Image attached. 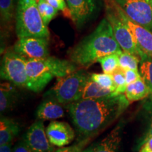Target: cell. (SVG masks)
<instances>
[{
  "label": "cell",
  "instance_id": "33",
  "mask_svg": "<svg viewBox=\"0 0 152 152\" xmlns=\"http://www.w3.org/2000/svg\"><path fill=\"white\" fill-rule=\"evenodd\" d=\"M0 152H11V143L0 146Z\"/></svg>",
  "mask_w": 152,
  "mask_h": 152
},
{
  "label": "cell",
  "instance_id": "2",
  "mask_svg": "<svg viewBox=\"0 0 152 152\" xmlns=\"http://www.w3.org/2000/svg\"><path fill=\"white\" fill-rule=\"evenodd\" d=\"M121 52L123 50L114 37L111 24L104 18L92 33L71 49L68 55L75 65L87 68L102 57Z\"/></svg>",
  "mask_w": 152,
  "mask_h": 152
},
{
  "label": "cell",
  "instance_id": "18",
  "mask_svg": "<svg viewBox=\"0 0 152 152\" xmlns=\"http://www.w3.org/2000/svg\"><path fill=\"white\" fill-rule=\"evenodd\" d=\"M18 131V125L14 121L1 117L0 121V146L11 143Z\"/></svg>",
  "mask_w": 152,
  "mask_h": 152
},
{
  "label": "cell",
  "instance_id": "21",
  "mask_svg": "<svg viewBox=\"0 0 152 152\" xmlns=\"http://www.w3.org/2000/svg\"><path fill=\"white\" fill-rule=\"evenodd\" d=\"M37 3L44 23L48 26L49 23L56 17L58 11L49 4L46 0H38Z\"/></svg>",
  "mask_w": 152,
  "mask_h": 152
},
{
  "label": "cell",
  "instance_id": "20",
  "mask_svg": "<svg viewBox=\"0 0 152 152\" xmlns=\"http://www.w3.org/2000/svg\"><path fill=\"white\" fill-rule=\"evenodd\" d=\"M1 22L4 25H9L14 16V0H0Z\"/></svg>",
  "mask_w": 152,
  "mask_h": 152
},
{
  "label": "cell",
  "instance_id": "8",
  "mask_svg": "<svg viewBox=\"0 0 152 152\" xmlns=\"http://www.w3.org/2000/svg\"><path fill=\"white\" fill-rule=\"evenodd\" d=\"M133 22L152 32V5L150 0H114Z\"/></svg>",
  "mask_w": 152,
  "mask_h": 152
},
{
  "label": "cell",
  "instance_id": "13",
  "mask_svg": "<svg viewBox=\"0 0 152 152\" xmlns=\"http://www.w3.org/2000/svg\"><path fill=\"white\" fill-rule=\"evenodd\" d=\"M71 18L77 28L86 23L96 9L95 0H66Z\"/></svg>",
  "mask_w": 152,
  "mask_h": 152
},
{
  "label": "cell",
  "instance_id": "4",
  "mask_svg": "<svg viewBox=\"0 0 152 152\" xmlns=\"http://www.w3.org/2000/svg\"><path fill=\"white\" fill-rule=\"evenodd\" d=\"M15 18L16 32L18 38H49L48 26L44 23L36 0H18Z\"/></svg>",
  "mask_w": 152,
  "mask_h": 152
},
{
  "label": "cell",
  "instance_id": "7",
  "mask_svg": "<svg viewBox=\"0 0 152 152\" xmlns=\"http://www.w3.org/2000/svg\"><path fill=\"white\" fill-rule=\"evenodd\" d=\"M27 59L15 51L4 55L1 67V78L18 87H27Z\"/></svg>",
  "mask_w": 152,
  "mask_h": 152
},
{
  "label": "cell",
  "instance_id": "1",
  "mask_svg": "<svg viewBox=\"0 0 152 152\" xmlns=\"http://www.w3.org/2000/svg\"><path fill=\"white\" fill-rule=\"evenodd\" d=\"M125 94L80 99L66 105L80 141L87 140L113 123L128 107Z\"/></svg>",
  "mask_w": 152,
  "mask_h": 152
},
{
  "label": "cell",
  "instance_id": "29",
  "mask_svg": "<svg viewBox=\"0 0 152 152\" xmlns=\"http://www.w3.org/2000/svg\"><path fill=\"white\" fill-rule=\"evenodd\" d=\"M87 140H84V141H80L78 143L74 144L71 147L62 149L58 151V152H83V147L86 144Z\"/></svg>",
  "mask_w": 152,
  "mask_h": 152
},
{
  "label": "cell",
  "instance_id": "17",
  "mask_svg": "<svg viewBox=\"0 0 152 152\" xmlns=\"http://www.w3.org/2000/svg\"><path fill=\"white\" fill-rule=\"evenodd\" d=\"M113 94H114L113 91L102 87L96 82L93 81L90 78V77H89L86 84L85 85L84 89H83L80 99H99L106 97V96H111Z\"/></svg>",
  "mask_w": 152,
  "mask_h": 152
},
{
  "label": "cell",
  "instance_id": "24",
  "mask_svg": "<svg viewBox=\"0 0 152 152\" xmlns=\"http://www.w3.org/2000/svg\"><path fill=\"white\" fill-rule=\"evenodd\" d=\"M118 59L119 66L125 71L128 69L138 71V64L140 59L137 56L123 51L118 54Z\"/></svg>",
  "mask_w": 152,
  "mask_h": 152
},
{
  "label": "cell",
  "instance_id": "25",
  "mask_svg": "<svg viewBox=\"0 0 152 152\" xmlns=\"http://www.w3.org/2000/svg\"><path fill=\"white\" fill-rule=\"evenodd\" d=\"M111 75L113 77V80L115 87V90L114 92L115 95L125 94V90H126L127 85L126 80H125V70L122 68L118 66L115 71L111 73Z\"/></svg>",
  "mask_w": 152,
  "mask_h": 152
},
{
  "label": "cell",
  "instance_id": "10",
  "mask_svg": "<svg viewBox=\"0 0 152 152\" xmlns=\"http://www.w3.org/2000/svg\"><path fill=\"white\" fill-rule=\"evenodd\" d=\"M113 2L118 14L132 33L138 48L144 56L152 57V32L133 22L114 0Z\"/></svg>",
  "mask_w": 152,
  "mask_h": 152
},
{
  "label": "cell",
  "instance_id": "3",
  "mask_svg": "<svg viewBox=\"0 0 152 152\" xmlns=\"http://www.w3.org/2000/svg\"><path fill=\"white\" fill-rule=\"evenodd\" d=\"M77 65L68 60L48 56L40 59H27V87L34 92H40L54 77H61L76 71Z\"/></svg>",
  "mask_w": 152,
  "mask_h": 152
},
{
  "label": "cell",
  "instance_id": "30",
  "mask_svg": "<svg viewBox=\"0 0 152 152\" xmlns=\"http://www.w3.org/2000/svg\"><path fill=\"white\" fill-rule=\"evenodd\" d=\"M12 152H33L28 145L24 141L17 144L13 149Z\"/></svg>",
  "mask_w": 152,
  "mask_h": 152
},
{
  "label": "cell",
  "instance_id": "14",
  "mask_svg": "<svg viewBox=\"0 0 152 152\" xmlns=\"http://www.w3.org/2000/svg\"><path fill=\"white\" fill-rule=\"evenodd\" d=\"M121 126L118 125L99 142L91 144L83 152H118L121 141Z\"/></svg>",
  "mask_w": 152,
  "mask_h": 152
},
{
  "label": "cell",
  "instance_id": "5",
  "mask_svg": "<svg viewBox=\"0 0 152 152\" xmlns=\"http://www.w3.org/2000/svg\"><path fill=\"white\" fill-rule=\"evenodd\" d=\"M89 77L90 75L80 70L65 77H57L54 86L45 96H51L61 104L66 105L78 101Z\"/></svg>",
  "mask_w": 152,
  "mask_h": 152
},
{
  "label": "cell",
  "instance_id": "26",
  "mask_svg": "<svg viewBox=\"0 0 152 152\" xmlns=\"http://www.w3.org/2000/svg\"><path fill=\"white\" fill-rule=\"evenodd\" d=\"M90 78L93 81L96 82L99 85L104 88L111 90L115 92V87L114 85L113 77L111 74L103 73H92L90 75Z\"/></svg>",
  "mask_w": 152,
  "mask_h": 152
},
{
  "label": "cell",
  "instance_id": "12",
  "mask_svg": "<svg viewBox=\"0 0 152 152\" xmlns=\"http://www.w3.org/2000/svg\"><path fill=\"white\" fill-rule=\"evenodd\" d=\"M49 142L52 145L63 147L71 143L75 139V131L68 123L54 121L46 128Z\"/></svg>",
  "mask_w": 152,
  "mask_h": 152
},
{
  "label": "cell",
  "instance_id": "11",
  "mask_svg": "<svg viewBox=\"0 0 152 152\" xmlns=\"http://www.w3.org/2000/svg\"><path fill=\"white\" fill-rule=\"evenodd\" d=\"M23 140L33 152H51L53 150L47 137L46 129L40 119L36 121L30 127Z\"/></svg>",
  "mask_w": 152,
  "mask_h": 152
},
{
  "label": "cell",
  "instance_id": "15",
  "mask_svg": "<svg viewBox=\"0 0 152 152\" xmlns=\"http://www.w3.org/2000/svg\"><path fill=\"white\" fill-rule=\"evenodd\" d=\"M36 115L40 120H56L64 116V109L61 104L54 98L45 96L37 107Z\"/></svg>",
  "mask_w": 152,
  "mask_h": 152
},
{
  "label": "cell",
  "instance_id": "16",
  "mask_svg": "<svg viewBox=\"0 0 152 152\" xmlns=\"http://www.w3.org/2000/svg\"><path fill=\"white\" fill-rule=\"evenodd\" d=\"M150 94L151 90L142 77L128 85L125 92V96L130 102L143 99Z\"/></svg>",
  "mask_w": 152,
  "mask_h": 152
},
{
  "label": "cell",
  "instance_id": "34",
  "mask_svg": "<svg viewBox=\"0 0 152 152\" xmlns=\"http://www.w3.org/2000/svg\"><path fill=\"white\" fill-rule=\"evenodd\" d=\"M150 1H151V5H152V0H150Z\"/></svg>",
  "mask_w": 152,
  "mask_h": 152
},
{
  "label": "cell",
  "instance_id": "32",
  "mask_svg": "<svg viewBox=\"0 0 152 152\" xmlns=\"http://www.w3.org/2000/svg\"><path fill=\"white\" fill-rule=\"evenodd\" d=\"M150 103H151V106H150V107H151L152 109V101L151 102H150ZM151 137H152V112H151V123H150V127H149V130H148V131H147V134H146L145 137H144L142 144L144 143V142L147 141V140H148L149 139L151 138Z\"/></svg>",
  "mask_w": 152,
  "mask_h": 152
},
{
  "label": "cell",
  "instance_id": "27",
  "mask_svg": "<svg viewBox=\"0 0 152 152\" xmlns=\"http://www.w3.org/2000/svg\"><path fill=\"white\" fill-rule=\"evenodd\" d=\"M46 1L58 11H61L66 16L71 18V12L66 0H46Z\"/></svg>",
  "mask_w": 152,
  "mask_h": 152
},
{
  "label": "cell",
  "instance_id": "28",
  "mask_svg": "<svg viewBox=\"0 0 152 152\" xmlns=\"http://www.w3.org/2000/svg\"><path fill=\"white\" fill-rule=\"evenodd\" d=\"M125 75L127 85L134 83V82L137 80L138 79H140V77H142L140 73H139V71H136V70H126V71H125Z\"/></svg>",
  "mask_w": 152,
  "mask_h": 152
},
{
  "label": "cell",
  "instance_id": "19",
  "mask_svg": "<svg viewBox=\"0 0 152 152\" xmlns=\"http://www.w3.org/2000/svg\"><path fill=\"white\" fill-rule=\"evenodd\" d=\"M15 85L11 83H4L0 87V111L1 113L10 109L14 103L16 91Z\"/></svg>",
  "mask_w": 152,
  "mask_h": 152
},
{
  "label": "cell",
  "instance_id": "31",
  "mask_svg": "<svg viewBox=\"0 0 152 152\" xmlns=\"http://www.w3.org/2000/svg\"><path fill=\"white\" fill-rule=\"evenodd\" d=\"M140 152H152V137L142 144Z\"/></svg>",
  "mask_w": 152,
  "mask_h": 152
},
{
  "label": "cell",
  "instance_id": "6",
  "mask_svg": "<svg viewBox=\"0 0 152 152\" xmlns=\"http://www.w3.org/2000/svg\"><path fill=\"white\" fill-rule=\"evenodd\" d=\"M105 4L106 18L111 24L114 37L123 52L134 55L140 60L147 57L138 48L130 29L118 14L113 0H105Z\"/></svg>",
  "mask_w": 152,
  "mask_h": 152
},
{
  "label": "cell",
  "instance_id": "22",
  "mask_svg": "<svg viewBox=\"0 0 152 152\" xmlns=\"http://www.w3.org/2000/svg\"><path fill=\"white\" fill-rule=\"evenodd\" d=\"M97 62L100 63L103 73L111 74L119 66L118 54L106 55L100 58Z\"/></svg>",
  "mask_w": 152,
  "mask_h": 152
},
{
  "label": "cell",
  "instance_id": "23",
  "mask_svg": "<svg viewBox=\"0 0 152 152\" xmlns=\"http://www.w3.org/2000/svg\"><path fill=\"white\" fill-rule=\"evenodd\" d=\"M140 73L152 94V57L147 56L141 60Z\"/></svg>",
  "mask_w": 152,
  "mask_h": 152
},
{
  "label": "cell",
  "instance_id": "9",
  "mask_svg": "<svg viewBox=\"0 0 152 152\" xmlns=\"http://www.w3.org/2000/svg\"><path fill=\"white\" fill-rule=\"evenodd\" d=\"M49 39L37 37L18 38L14 50L26 59H40L49 56Z\"/></svg>",
  "mask_w": 152,
  "mask_h": 152
}]
</instances>
